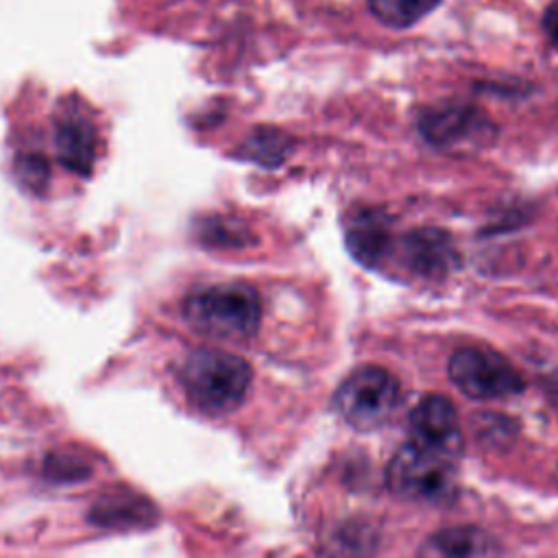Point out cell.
I'll use <instances>...</instances> for the list:
<instances>
[{"instance_id":"9c48e42d","label":"cell","mask_w":558,"mask_h":558,"mask_svg":"<svg viewBox=\"0 0 558 558\" xmlns=\"http://www.w3.org/2000/svg\"><path fill=\"white\" fill-rule=\"evenodd\" d=\"M87 519L105 530H144L155 525L157 508L137 490L113 488L92 504Z\"/></svg>"},{"instance_id":"6da1fadb","label":"cell","mask_w":558,"mask_h":558,"mask_svg":"<svg viewBox=\"0 0 558 558\" xmlns=\"http://www.w3.org/2000/svg\"><path fill=\"white\" fill-rule=\"evenodd\" d=\"M183 316L203 336L244 340L259 327L262 301L257 290L246 283L205 286L187 294Z\"/></svg>"},{"instance_id":"2e32d148","label":"cell","mask_w":558,"mask_h":558,"mask_svg":"<svg viewBox=\"0 0 558 558\" xmlns=\"http://www.w3.org/2000/svg\"><path fill=\"white\" fill-rule=\"evenodd\" d=\"M543 26H545V33H547V37L551 39V44L558 48V0L551 2V4L545 9Z\"/></svg>"},{"instance_id":"ba28073f","label":"cell","mask_w":558,"mask_h":558,"mask_svg":"<svg viewBox=\"0 0 558 558\" xmlns=\"http://www.w3.org/2000/svg\"><path fill=\"white\" fill-rule=\"evenodd\" d=\"M96 129L87 113L68 105L54 118L52 148L57 161L76 174H87L96 159Z\"/></svg>"},{"instance_id":"52a82bcc","label":"cell","mask_w":558,"mask_h":558,"mask_svg":"<svg viewBox=\"0 0 558 558\" xmlns=\"http://www.w3.org/2000/svg\"><path fill=\"white\" fill-rule=\"evenodd\" d=\"M399 262L421 279H442L458 266V251L440 229H414L399 242Z\"/></svg>"},{"instance_id":"30bf717a","label":"cell","mask_w":558,"mask_h":558,"mask_svg":"<svg viewBox=\"0 0 558 558\" xmlns=\"http://www.w3.org/2000/svg\"><path fill=\"white\" fill-rule=\"evenodd\" d=\"M390 218L377 207H357L344 220L347 248L360 264L368 268L379 266L390 253Z\"/></svg>"},{"instance_id":"8992f818","label":"cell","mask_w":558,"mask_h":558,"mask_svg":"<svg viewBox=\"0 0 558 558\" xmlns=\"http://www.w3.org/2000/svg\"><path fill=\"white\" fill-rule=\"evenodd\" d=\"M412 445L456 458L462 445L460 418L453 403L442 395L423 397L410 412Z\"/></svg>"},{"instance_id":"3957f363","label":"cell","mask_w":558,"mask_h":558,"mask_svg":"<svg viewBox=\"0 0 558 558\" xmlns=\"http://www.w3.org/2000/svg\"><path fill=\"white\" fill-rule=\"evenodd\" d=\"M401 399L397 377L384 366L355 368L336 390L333 403L340 416L357 427L373 429L390 418Z\"/></svg>"},{"instance_id":"4fadbf2b","label":"cell","mask_w":558,"mask_h":558,"mask_svg":"<svg viewBox=\"0 0 558 558\" xmlns=\"http://www.w3.org/2000/svg\"><path fill=\"white\" fill-rule=\"evenodd\" d=\"M290 140L277 129H257L242 144V155L266 168L279 166L288 155Z\"/></svg>"},{"instance_id":"5bb4252c","label":"cell","mask_w":558,"mask_h":558,"mask_svg":"<svg viewBox=\"0 0 558 558\" xmlns=\"http://www.w3.org/2000/svg\"><path fill=\"white\" fill-rule=\"evenodd\" d=\"M438 0H368L375 17L392 28H405L425 17Z\"/></svg>"},{"instance_id":"9a60e30c","label":"cell","mask_w":558,"mask_h":558,"mask_svg":"<svg viewBox=\"0 0 558 558\" xmlns=\"http://www.w3.org/2000/svg\"><path fill=\"white\" fill-rule=\"evenodd\" d=\"M46 475L59 482H76L83 480L85 475H89V466L85 464V460L78 453H50L46 458V466H44Z\"/></svg>"},{"instance_id":"8fae6325","label":"cell","mask_w":558,"mask_h":558,"mask_svg":"<svg viewBox=\"0 0 558 558\" xmlns=\"http://www.w3.org/2000/svg\"><path fill=\"white\" fill-rule=\"evenodd\" d=\"M418 129L423 137L436 146H453L490 133V124L482 111L466 105H445L423 113Z\"/></svg>"},{"instance_id":"7c38bea8","label":"cell","mask_w":558,"mask_h":558,"mask_svg":"<svg viewBox=\"0 0 558 558\" xmlns=\"http://www.w3.org/2000/svg\"><path fill=\"white\" fill-rule=\"evenodd\" d=\"M497 541L475 525H453L434 532L418 558H497Z\"/></svg>"},{"instance_id":"5b68a950","label":"cell","mask_w":558,"mask_h":558,"mask_svg":"<svg viewBox=\"0 0 558 558\" xmlns=\"http://www.w3.org/2000/svg\"><path fill=\"white\" fill-rule=\"evenodd\" d=\"M449 379L471 399L493 401L519 395L523 377L497 351L486 347H462L449 357Z\"/></svg>"},{"instance_id":"7a4b0ae2","label":"cell","mask_w":558,"mask_h":558,"mask_svg":"<svg viewBox=\"0 0 558 558\" xmlns=\"http://www.w3.org/2000/svg\"><path fill=\"white\" fill-rule=\"evenodd\" d=\"M251 366L244 357L222 349H196L181 368L190 401L207 414L233 412L251 388Z\"/></svg>"},{"instance_id":"277c9868","label":"cell","mask_w":558,"mask_h":558,"mask_svg":"<svg viewBox=\"0 0 558 558\" xmlns=\"http://www.w3.org/2000/svg\"><path fill=\"white\" fill-rule=\"evenodd\" d=\"M386 480L390 490L403 499L442 504L456 490L453 458L405 445L390 460Z\"/></svg>"}]
</instances>
